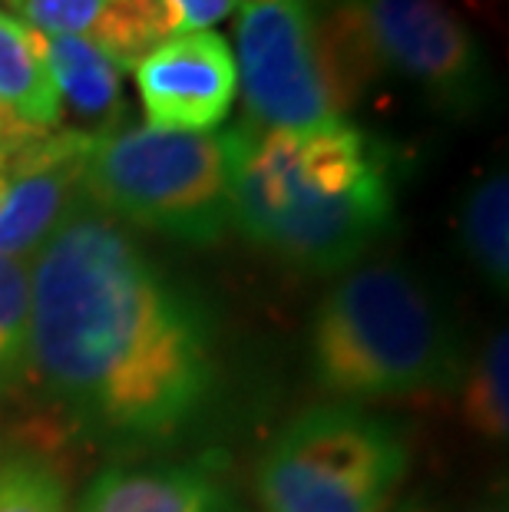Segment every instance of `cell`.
<instances>
[{
	"label": "cell",
	"mask_w": 509,
	"mask_h": 512,
	"mask_svg": "<svg viewBox=\"0 0 509 512\" xmlns=\"http://www.w3.org/2000/svg\"><path fill=\"white\" fill-rule=\"evenodd\" d=\"M93 136L57 129L0 143V255L34 258L86 202L83 166Z\"/></svg>",
	"instance_id": "obj_8"
},
{
	"label": "cell",
	"mask_w": 509,
	"mask_h": 512,
	"mask_svg": "<svg viewBox=\"0 0 509 512\" xmlns=\"http://www.w3.org/2000/svg\"><path fill=\"white\" fill-rule=\"evenodd\" d=\"M509 334L500 328L480 347L463 374V420L483 440H506L509 433Z\"/></svg>",
	"instance_id": "obj_15"
},
{
	"label": "cell",
	"mask_w": 509,
	"mask_h": 512,
	"mask_svg": "<svg viewBox=\"0 0 509 512\" xmlns=\"http://www.w3.org/2000/svg\"><path fill=\"white\" fill-rule=\"evenodd\" d=\"M63 103L43 60V34L0 10V143L57 133Z\"/></svg>",
	"instance_id": "obj_11"
},
{
	"label": "cell",
	"mask_w": 509,
	"mask_h": 512,
	"mask_svg": "<svg viewBox=\"0 0 509 512\" xmlns=\"http://www.w3.org/2000/svg\"><path fill=\"white\" fill-rule=\"evenodd\" d=\"M235 70L248 119L258 126L311 129L344 119L321 76L308 0L245 4L238 17Z\"/></svg>",
	"instance_id": "obj_7"
},
{
	"label": "cell",
	"mask_w": 509,
	"mask_h": 512,
	"mask_svg": "<svg viewBox=\"0 0 509 512\" xmlns=\"http://www.w3.org/2000/svg\"><path fill=\"white\" fill-rule=\"evenodd\" d=\"M463 248L473 268L486 278L493 291L509 285V179L506 169L490 172L476 182L460 215Z\"/></svg>",
	"instance_id": "obj_13"
},
{
	"label": "cell",
	"mask_w": 509,
	"mask_h": 512,
	"mask_svg": "<svg viewBox=\"0 0 509 512\" xmlns=\"http://www.w3.org/2000/svg\"><path fill=\"white\" fill-rule=\"evenodd\" d=\"M407 512H433V509H407ZM476 512H506L503 506H486V509H476Z\"/></svg>",
	"instance_id": "obj_20"
},
{
	"label": "cell",
	"mask_w": 509,
	"mask_h": 512,
	"mask_svg": "<svg viewBox=\"0 0 509 512\" xmlns=\"http://www.w3.org/2000/svg\"><path fill=\"white\" fill-rule=\"evenodd\" d=\"M179 34L166 0H103L90 40L116 70H136L149 53Z\"/></svg>",
	"instance_id": "obj_14"
},
{
	"label": "cell",
	"mask_w": 509,
	"mask_h": 512,
	"mask_svg": "<svg viewBox=\"0 0 509 512\" xmlns=\"http://www.w3.org/2000/svg\"><path fill=\"white\" fill-rule=\"evenodd\" d=\"M146 126L172 133H205L219 126L238 93L229 40L212 30L179 34L136 67Z\"/></svg>",
	"instance_id": "obj_9"
},
{
	"label": "cell",
	"mask_w": 509,
	"mask_h": 512,
	"mask_svg": "<svg viewBox=\"0 0 509 512\" xmlns=\"http://www.w3.org/2000/svg\"><path fill=\"white\" fill-rule=\"evenodd\" d=\"M77 512H232L215 476L196 463L106 466Z\"/></svg>",
	"instance_id": "obj_10"
},
{
	"label": "cell",
	"mask_w": 509,
	"mask_h": 512,
	"mask_svg": "<svg viewBox=\"0 0 509 512\" xmlns=\"http://www.w3.org/2000/svg\"><path fill=\"white\" fill-rule=\"evenodd\" d=\"M410 473L391 420L331 403L298 413L258 460L262 512H391Z\"/></svg>",
	"instance_id": "obj_5"
},
{
	"label": "cell",
	"mask_w": 509,
	"mask_h": 512,
	"mask_svg": "<svg viewBox=\"0 0 509 512\" xmlns=\"http://www.w3.org/2000/svg\"><path fill=\"white\" fill-rule=\"evenodd\" d=\"M384 70L400 73L447 116H480L493 103V73L463 17L443 0H361Z\"/></svg>",
	"instance_id": "obj_6"
},
{
	"label": "cell",
	"mask_w": 509,
	"mask_h": 512,
	"mask_svg": "<svg viewBox=\"0 0 509 512\" xmlns=\"http://www.w3.org/2000/svg\"><path fill=\"white\" fill-rule=\"evenodd\" d=\"M30 377L86 437L166 443L215 394V324L123 225L83 202L30 265Z\"/></svg>",
	"instance_id": "obj_1"
},
{
	"label": "cell",
	"mask_w": 509,
	"mask_h": 512,
	"mask_svg": "<svg viewBox=\"0 0 509 512\" xmlns=\"http://www.w3.org/2000/svg\"><path fill=\"white\" fill-rule=\"evenodd\" d=\"M83 199L110 219L176 242H219L232 225L222 133L116 126L93 136L83 166Z\"/></svg>",
	"instance_id": "obj_4"
},
{
	"label": "cell",
	"mask_w": 509,
	"mask_h": 512,
	"mask_svg": "<svg viewBox=\"0 0 509 512\" xmlns=\"http://www.w3.org/2000/svg\"><path fill=\"white\" fill-rule=\"evenodd\" d=\"M248 4H272V0H248Z\"/></svg>",
	"instance_id": "obj_21"
},
{
	"label": "cell",
	"mask_w": 509,
	"mask_h": 512,
	"mask_svg": "<svg viewBox=\"0 0 509 512\" xmlns=\"http://www.w3.org/2000/svg\"><path fill=\"white\" fill-rule=\"evenodd\" d=\"M0 512H73L60 463L34 446L0 453Z\"/></svg>",
	"instance_id": "obj_16"
},
{
	"label": "cell",
	"mask_w": 509,
	"mask_h": 512,
	"mask_svg": "<svg viewBox=\"0 0 509 512\" xmlns=\"http://www.w3.org/2000/svg\"><path fill=\"white\" fill-rule=\"evenodd\" d=\"M43 60L60 103L80 119L77 133L103 136L123 126V90L113 60L90 37H43Z\"/></svg>",
	"instance_id": "obj_12"
},
{
	"label": "cell",
	"mask_w": 509,
	"mask_h": 512,
	"mask_svg": "<svg viewBox=\"0 0 509 512\" xmlns=\"http://www.w3.org/2000/svg\"><path fill=\"white\" fill-rule=\"evenodd\" d=\"M321 390L341 400L440 397L460 387V334L404 265L354 268L318 301L308 334Z\"/></svg>",
	"instance_id": "obj_3"
},
{
	"label": "cell",
	"mask_w": 509,
	"mask_h": 512,
	"mask_svg": "<svg viewBox=\"0 0 509 512\" xmlns=\"http://www.w3.org/2000/svg\"><path fill=\"white\" fill-rule=\"evenodd\" d=\"M30 377V265L0 255V394Z\"/></svg>",
	"instance_id": "obj_17"
},
{
	"label": "cell",
	"mask_w": 509,
	"mask_h": 512,
	"mask_svg": "<svg viewBox=\"0 0 509 512\" xmlns=\"http://www.w3.org/2000/svg\"><path fill=\"white\" fill-rule=\"evenodd\" d=\"M176 14L179 34H196V30H209L219 24L222 17H229L235 10V0H166Z\"/></svg>",
	"instance_id": "obj_19"
},
{
	"label": "cell",
	"mask_w": 509,
	"mask_h": 512,
	"mask_svg": "<svg viewBox=\"0 0 509 512\" xmlns=\"http://www.w3.org/2000/svg\"><path fill=\"white\" fill-rule=\"evenodd\" d=\"M20 14V24L43 37H83L90 34L103 0H7Z\"/></svg>",
	"instance_id": "obj_18"
},
{
	"label": "cell",
	"mask_w": 509,
	"mask_h": 512,
	"mask_svg": "<svg viewBox=\"0 0 509 512\" xmlns=\"http://www.w3.org/2000/svg\"><path fill=\"white\" fill-rule=\"evenodd\" d=\"M232 225L262 252L305 275L357 265L394 222V162L381 139L348 119L225 129Z\"/></svg>",
	"instance_id": "obj_2"
}]
</instances>
